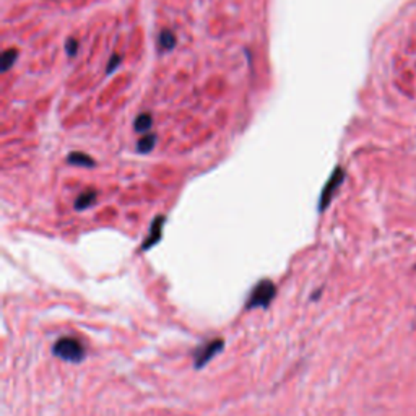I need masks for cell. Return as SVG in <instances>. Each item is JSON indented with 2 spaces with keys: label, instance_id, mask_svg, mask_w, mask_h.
Returning <instances> with one entry per match:
<instances>
[{
  "label": "cell",
  "instance_id": "5",
  "mask_svg": "<svg viewBox=\"0 0 416 416\" xmlns=\"http://www.w3.org/2000/svg\"><path fill=\"white\" fill-rule=\"evenodd\" d=\"M163 224H164V216H156L155 220H153L149 236L145 238L144 244H141V250H149L153 248V245L160 243L161 234H163Z\"/></svg>",
  "mask_w": 416,
  "mask_h": 416
},
{
  "label": "cell",
  "instance_id": "2",
  "mask_svg": "<svg viewBox=\"0 0 416 416\" xmlns=\"http://www.w3.org/2000/svg\"><path fill=\"white\" fill-rule=\"evenodd\" d=\"M277 294V287L270 280H262L255 284V288L250 293V298L245 303V309H257V308H268L272 299Z\"/></svg>",
  "mask_w": 416,
  "mask_h": 416
},
{
  "label": "cell",
  "instance_id": "3",
  "mask_svg": "<svg viewBox=\"0 0 416 416\" xmlns=\"http://www.w3.org/2000/svg\"><path fill=\"white\" fill-rule=\"evenodd\" d=\"M224 342L216 338V340H212L205 345H202L200 348H197L194 352V368L202 369L205 364L210 363L215 354H218L223 349Z\"/></svg>",
  "mask_w": 416,
  "mask_h": 416
},
{
  "label": "cell",
  "instance_id": "4",
  "mask_svg": "<svg viewBox=\"0 0 416 416\" xmlns=\"http://www.w3.org/2000/svg\"><path fill=\"white\" fill-rule=\"evenodd\" d=\"M345 180V173L342 168H337L333 174L330 176V179L327 180L324 190H322L320 194V199H319V212H324L325 208L330 205V202L333 199V195L337 194V190L340 189V185L343 184Z\"/></svg>",
  "mask_w": 416,
  "mask_h": 416
},
{
  "label": "cell",
  "instance_id": "8",
  "mask_svg": "<svg viewBox=\"0 0 416 416\" xmlns=\"http://www.w3.org/2000/svg\"><path fill=\"white\" fill-rule=\"evenodd\" d=\"M176 46V36H174L173 31L164 30L160 35V47L164 51H171V49Z\"/></svg>",
  "mask_w": 416,
  "mask_h": 416
},
{
  "label": "cell",
  "instance_id": "9",
  "mask_svg": "<svg viewBox=\"0 0 416 416\" xmlns=\"http://www.w3.org/2000/svg\"><path fill=\"white\" fill-rule=\"evenodd\" d=\"M151 125H153V119H151L150 114H140V116L135 119L134 127H135L137 132H149V130L151 129Z\"/></svg>",
  "mask_w": 416,
  "mask_h": 416
},
{
  "label": "cell",
  "instance_id": "12",
  "mask_svg": "<svg viewBox=\"0 0 416 416\" xmlns=\"http://www.w3.org/2000/svg\"><path fill=\"white\" fill-rule=\"evenodd\" d=\"M76 51H79V41L69 40L67 42H65V52H67L70 57H74L76 54Z\"/></svg>",
  "mask_w": 416,
  "mask_h": 416
},
{
  "label": "cell",
  "instance_id": "6",
  "mask_svg": "<svg viewBox=\"0 0 416 416\" xmlns=\"http://www.w3.org/2000/svg\"><path fill=\"white\" fill-rule=\"evenodd\" d=\"M98 194L95 190H85L79 195V199L75 200V210H86V208L91 207L96 202Z\"/></svg>",
  "mask_w": 416,
  "mask_h": 416
},
{
  "label": "cell",
  "instance_id": "13",
  "mask_svg": "<svg viewBox=\"0 0 416 416\" xmlns=\"http://www.w3.org/2000/svg\"><path fill=\"white\" fill-rule=\"evenodd\" d=\"M120 60H122V57L117 56V54H114V56L111 57V60H109V65H108V74H112L114 70H116L119 67Z\"/></svg>",
  "mask_w": 416,
  "mask_h": 416
},
{
  "label": "cell",
  "instance_id": "7",
  "mask_svg": "<svg viewBox=\"0 0 416 416\" xmlns=\"http://www.w3.org/2000/svg\"><path fill=\"white\" fill-rule=\"evenodd\" d=\"M67 161L70 164H75V166H83V168H93L95 166V160H93L91 156L85 155V153H80V151H74L70 153Z\"/></svg>",
  "mask_w": 416,
  "mask_h": 416
},
{
  "label": "cell",
  "instance_id": "1",
  "mask_svg": "<svg viewBox=\"0 0 416 416\" xmlns=\"http://www.w3.org/2000/svg\"><path fill=\"white\" fill-rule=\"evenodd\" d=\"M52 354L67 363H81L86 357V349L79 340L70 337H64L54 343Z\"/></svg>",
  "mask_w": 416,
  "mask_h": 416
},
{
  "label": "cell",
  "instance_id": "11",
  "mask_svg": "<svg viewBox=\"0 0 416 416\" xmlns=\"http://www.w3.org/2000/svg\"><path fill=\"white\" fill-rule=\"evenodd\" d=\"M16 57H18V51L16 49H7L2 56V72H7V70L15 64Z\"/></svg>",
  "mask_w": 416,
  "mask_h": 416
},
{
  "label": "cell",
  "instance_id": "10",
  "mask_svg": "<svg viewBox=\"0 0 416 416\" xmlns=\"http://www.w3.org/2000/svg\"><path fill=\"white\" fill-rule=\"evenodd\" d=\"M156 144V135L149 134L145 135L144 139L139 140V145H137V150L140 153H150L153 150V146Z\"/></svg>",
  "mask_w": 416,
  "mask_h": 416
}]
</instances>
